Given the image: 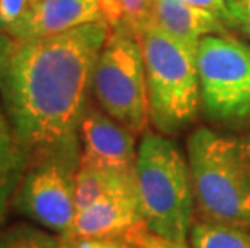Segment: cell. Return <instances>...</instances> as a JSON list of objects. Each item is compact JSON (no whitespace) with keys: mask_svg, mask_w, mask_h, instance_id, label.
<instances>
[{"mask_svg":"<svg viewBox=\"0 0 250 248\" xmlns=\"http://www.w3.org/2000/svg\"><path fill=\"white\" fill-rule=\"evenodd\" d=\"M134 184L147 230L188 244L197 211L189 160L163 134L146 133L137 147Z\"/></svg>","mask_w":250,"mask_h":248,"instance_id":"3957f363","label":"cell"},{"mask_svg":"<svg viewBox=\"0 0 250 248\" xmlns=\"http://www.w3.org/2000/svg\"><path fill=\"white\" fill-rule=\"evenodd\" d=\"M29 163V156L20 144L17 134L0 102V230L12 208L15 192Z\"/></svg>","mask_w":250,"mask_h":248,"instance_id":"7c38bea8","label":"cell"},{"mask_svg":"<svg viewBox=\"0 0 250 248\" xmlns=\"http://www.w3.org/2000/svg\"><path fill=\"white\" fill-rule=\"evenodd\" d=\"M181 2L215 13L216 17H220L228 26H229V18H228V8H226L225 0H181Z\"/></svg>","mask_w":250,"mask_h":248,"instance_id":"ffe728a7","label":"cell"},{"mask_svg":"<svg viewBox=\"0 0 250 248\" xmlns=\"http://www.w3.org/2000/svg\"><path fill=\"white\" fill-rule=\"evenodd\" d=\"M123 23L134 31L136 36L152 21L153 0H115Z\"/></svg>","mask_w":250,"mask_h":248,"instance_id":"2e32d148","label":"cell"},{"mask_svg":"<svg viewBox=\"0 0 250 248\" xmlns=\"http://www.w3.org/2000/svg\"><path fill=\"white\" fill-rule=\"evenodd\" d=\"M229 18V28H234L250 42V0H225Z\"/></svg>","mask_w":250,"mask_h":248,"instance_id":"e0dca14e","label":"cell"},{"mask_svg":"<svg viewBox=\"0 0 250 248\" xmlns=\"http://www.w3.org/2000/svg\"><path fill=\"white\" fill-rule=\"evenodd\" d=\"M200 107L221 126L250 124V44L229 34L207 36L197 50Z\"/></svg>","mask_w":250,"mask_h":248,"instance_id":"52a82bcc","label":"cell"},{"mask_svg":"<svg viewBox=\"0 0 250 248\" xmlns=\"http://www.w3.org/2000/svg\"><path fill=\"white\" fill-rule=\"evenodd\" d=\"M0 248H60V235L37 224L17 223L0 230Z\"/></svg>","mask_w":250,"mask_h":248,"instance_id":"9a60e30c","label":"cell"},{"mask_svg":"<svg viewBox=\"0 0 250 248\" xmlns=\"http://www.w3.org/2000/svg\"><path fill=\"white\" fill-rule=\"evenodd\" d=\"M131 184H134V172L115 174L79 163L76 172V187H74L76 213L105 197L107 193L127 187Z\"/></svg>","mask_w":250,"mask_h":248,"instance_id":"4fadbf2b","label":"cell"},{"mask_svg":"<svg viewBox=\"0 0 250 248\" xmlns=\"http://www.w3.org/2000/svg\"><path fill=\"white\" fill-rule=\"evenodd\" d=\"M99 108L132 134L144 133L150 121L146 66L136 33L118 23L100 50L92 76Z\"/></svg>","mask_w":250,"mask_h":248,"instance_id":"5b68a950","label":"cell"},{"mask_svg":"<svg viewBox=\"0 0 250 248\" xmlns=\"http://www.w3.org/2000/svg\"><path fill=\"white\" fill-rule=\"evenodd\" d=\"M132 240L144 242V244H147L148 247H152V248H190L189 244H176V242H168V240L158 239V237L152 235L148 230L139 232L137 235H134L132 239L127 240V244H129V242H132Z\"/></svg>","mask_w":250,"mask_h":248,"instance_id":"44dd1931","label":"cell"},{"mask_svg":"<svg viewBox=\"0 0 250 248\" xmlns=\"http://www.w3.org/2000/svg\"><path fill=\"white\" fill-rule=\"evenodd\" d=\"M142 230H147V228L136 193V184H131L78 211L68 230L60 235L127 242Z\"/></svg>","mask_w":250,"mask_h":248,"instance_id":"9c48e42d","label":"cell"},{"mask_svg":"<svg viewBox=\"0 0 250 248\" xmlns=\"http://www.w3.org/2000/svg\"><path fill=\"white\" fill-rule=\"evenodd\" d=\"M190 248H250V230L199 221L189 235Z\"/></svg>","mask_w":250,"mask_h":248,"instance_id":"5bb4252c","label":"cell"},{"mask_svg":"<svg viewBox=\"0 0 250 248\" xmlns=\"http://www.w3.org/2000/svg\"><path fill=\"white\" fill-rule=\"evenodd\" d=\"M60 248H134L125 240L111 239H74L60 235Z\"/></svg>","mask_w":250,"mask_h":248,"instance_id":"d6986e66","label":"cell"},{"mask_svg":"<svg viewBox=\"0 0 250 248\" xmlns=\"http://www.w3.org/2000/svg\"><path fill=\"white\" fill-rule=\"evenodd\" d=\"M129 245H132L134 248H152V247H148L147 244H144V242H139V240H132V242H129Z\"/></svg>","mask_w":250,"mask_h":248,"instance_id":"7402d4cb","label":"cell"},{"mask_svg":"<svg viewBox=\"0 0 250 248\" xmlns=\"http://www.w3.org/2000/svg\"><path fill=\"white\" fill-rule=\"evenodd\" d=\"M33 2H37V0H31V3H33Z\"/></svg>","mask_w":250,"mask_h":248,"instance_id":"603a6c76","label":"cell"},{"mask_svg":"<svg viewBox=\"0 0 250 248\" xmlns=\"http://www.w3.org/2000/svg\"><path fill=\"white\" fill-rule=\"evenodd\" d=\"M79 163L115 174H132L136 139L129 129L104 112L87 105L79 124Z\"/></svg>","mask_w":250,"mask_h":248,"instance_id":"ba28073f","label":"cell"},{"mask_svg":"<svg viewBox=\"0 0 250 248\" xmlns=\"http://www.w3.org/2000/svg\"><path fill=\"white\" fill-rule=\"evenodd\" d=\"M152 19L168 34L192 47H199L200 40L207 36L228 34L229 28L215 13L181 0H153Z\"/></svg>","mask_w":250,"mask_h":248,"instance_id":"8fae6325","label":"cell"},{"mask_svg":"<svg viewBox=\"0 0 250 248\" xmlns=\"http://www.w3.org/2000/svg\"><path fill=\"white\" fill-rule=\"evenodd\" d=\"M31 0H0V31L5 33L26 13Z\"/></svg>","mask_w":250,"mask_h":248,"instance_id":"ac0fdd59","label":"cell"},{"mask_svg":"<svg viewBox=\"0 0 250 248\" xmlns=\"http://www.w3.org/2000/svg\"><path fill=\"white\" fill-rule=\"evenodd\" d=\"M107 19L44 38H0V102L28 156L79 139Z\"/></svg>","mask_w":250,"mask_h":248,"instance_id":"6da1fadb","label":"cell"},{"mask_svg":"<svg viewBox=\"0 0 250 248\" xmlns=\"http://www.w3.org/2000/svg\"><path fill=\"white\" fill-rule=\"evenodd\" d=\"M79 156V139L31 156L12 208L47 230L58 235L66 232L76 214L74 187Z\"/></svg>","mask_w":250,"mask_h":248,"instance_id":"8992f818","label":"cell"},{"mask_svg":"<svg viewBox=\"0 0 250 248\" xmlns=\"http://www.w3.org/2000/svg\"><path fill=\"white\" fill-rule=\"evenodd\" d=\"M150 121L163 135L194 123L200 107L197 50L150 21L139 34Z\"/></svg>","mask_w":250,"mask_h":248,"instance_id":"277c9868","label":"cell"},{"mask_svg":"<svg viewBox=\"0 0 250 248\" xmlns=\"http://www.w3.org/2000/svg\"><path fill=\"white\" fill-rule=\"evenodd\" d=\"M102 19V0H37L3 34L15 39L44 38Z\"/></svg>","mask_w":250,"mask_h":248,"instance_id":"30bf717a","label":"cell"},{"mask_svg":"<svg viewBox=\"0 0 250 248\" xmlns=\"http://www.w3.org/2000/svg\"><path fill=\"white\" fill-rule=\"evenodd\" d=\"M188 160L200 219L250 230V134L199 128Z\"/></svg>","mask_w":250,"mask_h":248,"instance_id":"7a4b0ae2","label":"cell"}]
</instances>
